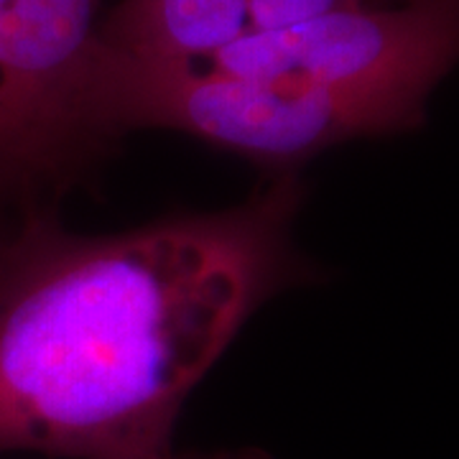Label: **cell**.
Here are the masks:
<instances>
[{
  "mask_svg": "<svg viewBox=\"0 0 459 459\" xmlns=\"http://www.w3.org/2000/svg\"><path fill=\"white\" fill-rule=\"evenodd\" d=\"M411 0H250V31H271L342 11L388 8Z\"/></svg>",
  "mask_w": 459,
  "mask_h": 459,
  "instance_id": "5b68a950",
  "label": "cell"
},
{
  "mask_svg": "<svg viewBox=\"0 0 459 459\" xmlns=\"http://www.w3.org/2000/svg\"><path fill=\"white\" fill-rule=\"evenodd\" d=\"M159 459H273L261 449H222V452H169Z\"/></svg>",
  "mask_w": 459,
  "mask_h": 459,
  "instance_id": "8992f818",
  "label": "cell"
},
{
  "mask_svg": "<svg viewBox=\"0 0 459 459\" xmlns=\"http://www.w3.org/2000/svg\"><path fill=\"white\" fill-rule=\"evenodd\" d=\"M304 184L110 235L56 210L0 225V455L159 459L186 398L265 301L312 281Z\"/></svg>",
  "mask_w": 459,
  "mask_h": 459,
  "instance_id": "6da1fadb",
  "label": "cell"
},
{
  "mask_svg": "<svg viewBox=\"0 0 459 459\" xmlns=\"http://www.w3.org/2000/svg\"><path fill=\"white\" fill-rule=\"evenodd\" d=\"M250 31V0H120L98 23V41L120 56L184 65Z\"/></svg>",
  "mask_w": 459,
  "mask_h": 459,
  "instance_id": "277c9868",
  "label": "cell"
},
{
  "mask_svg": "<svg viewBox=\"0 0 459 459\" xmlns=\"http://www.w3.org/2000/svg\"><path fill=\"white\" fill-rule=\"evenodd\" d=\"M102 0H0V225L56 210L115 141L95 102Z\"/></svg>",
  "mask_w": 459,
  "mask_h": 459,
  "instance_id": "7a4b0ae2",
  "label": "cell"
},
{
  "mask_svg": "<svg viewBox=\"0 0 459 459\" xmlns=\"http://www.w3.org/2000/svg\"><path fill=\"white\" fill-rule=\"evenodd\" d=\"M184 65L314 98L388 100L427 110L434 87L459 65V0H411L253 31Z\"/></svg>",
  "mask_w": 459,
  "mask_h": 459,
  "instance_id": "3957f363",
  "label": "cell"
}]
</instances>
